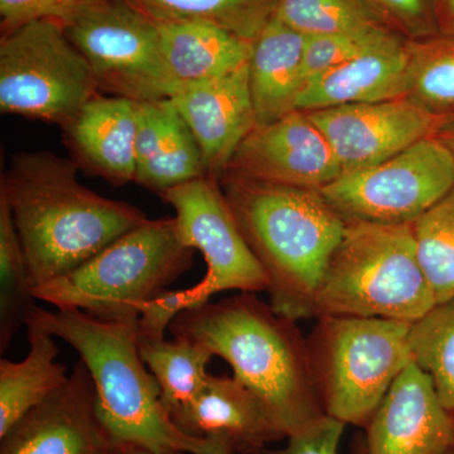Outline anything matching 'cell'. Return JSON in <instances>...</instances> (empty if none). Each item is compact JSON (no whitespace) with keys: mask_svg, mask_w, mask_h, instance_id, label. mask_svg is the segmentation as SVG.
Returning <instances> with one entry per match:
<instances>
[{"mask_svg":"<svg viewBox=\"0 0 454 454\" xmlns=\"http://www.w3.org/2000/svg\"><path fill=\"white\" fill-rule=\"evenodd\" d=\"M26 327L37 328L76 349L97 391L98 419L113 443L157 452L193 454L201 439L188 437L160 402V387L138 349V321L107 322L82 310L35 306Z\"/></svg>","mask_w":454,"mask_h":454,"instance_id":"cell-4","label":"cell"},{"mask_svg":"<svg viewBox=\"0 0 454 454\" xmlns=\"http://www.w3.org/2000/svg\"><path fill=\"white\" fill-rule=\"evenodd\" d=\"M307 37L273 16L253 42L249 80L256 127H265L298 110L306 83Z\"/></svg>","mask_w":454,"mask_h":454,"instance_id":"cell-22","label":"cell"},{"mask_svg":"<svg viewBox=\"0 0 454 454\" xmlns=\"http://www.w3.org/2000/svg\"><path fill=\"white\" fill-rule=\"evenodd\" d=\"M385 25L405 40L437 35L433 0H369Z\"/></svg>","mask_w":454,"mask_h":454,"instance_id":"cell-32","label":"cell"},{"mask_svg":"<svg viewBox=\"0 0 454 454\" xmlns=\"http://www.w3.org/2000/svg\"><path fill=\"white\" fill-rule=\"evenodd\" d=\"M223 175L321 191L336 181L342 169L309 114L295 110L276 122L256 127L236 149Z\"/></svg>","mask_w":454,"mask_h":454,"instance_id":"cell-13","label":"cell"},{"mask_svg":"<svg viewBox=\"0 0 454 454\" xmlns=\"http://www.w3.org/2000/svg\"><path fill=\"white\" fill-rule=\"evenodd\" d=\"M448 454H454V448H453V450H450V453H448Z\"/></svg>","mask_w":454,"mask_h":454,"instance_id":"cell-41","label":"cell"},{"mask_svg":"<svg viewBox=\"0 0 454 454\" xmlns=\"http://www.w3.org/2000/svg\"><path fill=\"white\" fill-rule=\"evenodd\" d=\"M188 437L216 441L232 454L268 453L267 447L286 438L264 403L234 376H208L190 403L170 414Z\"/></svg>","mask_w":454,"mask_h":454,"instance_id":"cell-16","label":"cell"},{"mask_svg":"<svg viewBox=\"0 0 454 454\" xmlns=\"http://www.w3.org/2000/svg\"><path fill=\"white\" fill-rule=\"evenodd\" d=\"M85 0H0L2 31L37 20L62 22Z\"/></svg>","mask_w":454,"mask_h":454,"instance_id":"cell-33","label":"cell"},{"mask_svg":"<svg viewBox=\"0 0 454 454\" xmlns=\"http://www.w3.org/2000/svg\"><path fill=\"white\" fill-rule=\"evenodd\" d=\"M175 217L146 220L71 273L35 286V300L107 322L138 321L145 301L192 267Z\"/></svg>","mask_w":454,"mask_h":454,"instance_id":"cell-6","label":"cell"},{"mask_svg":"<svg viewBox=\"0 0 454 454\" xmlns=\"http://www.w3.org/2000/svg\"><path fill=\"white\" fill-rule=\"evenodd\" d=\"M411 324L372 317L325 316L309 349L325 415L364 427L411 357Z\"/></svg>","mask_w":454,"mask_h":454,"instance_id":"cell-7","label":"cell"},{"mask_svg":"<svg viewBox=\"0 0 454 454\" xmlns=\"http://www.w3.org/2000/svg\"><path fill=\"white\" fill-rule=\"evenodd\" d=\"M79 169L74 160L50 152H22L0 182L35 288L82 267L148 220L129 203L83 186Z\"/></svg>","mask_w":454,"mask_h":454,"instance_id":"cell-1","label":"cell"},{"mask_svg":"<svg viewBox=\"0 0 454 454\" xmlns=\"http://www.w3.org/2000/svg\"><path fill=\"white\" fill-rule=\"evenodd\" d=\"M355 454H367L365 438H358L355 446Z\"/></svg>","mask_w":454,"mask_h":454,"instance_id":"cell-40","label":"cell"},{"mask_svg":"<svg viewBox=\"0 0 454 454\" xmlns=\"http://www.w3.org/2000/svg\"><path fill=\"white\" fill-rule=\"evenodd\" d=\"M31 271L8 203L0 196V352L4 354L35 309Z\"/></svg>","mask_w":454,"mask_h":454,"instance_id":"cell-25","label":"cell"},{"mask_svg":"<svg viewBox=\"0 0 454 454\" xmlns=\"http://www.w3.org/2000/svg\"><path fill=\"white\" fill-rule=\"evenodd\" d=\"M101 94L79 50L61 23L37 20L3 32L0 109L64 129Z\"/></svg>","mask_w":454,"mask_h":454,"instance_id":"cell-8","label":"cell"},{"mask_svg":"<svg viewBox=\"0 0 454 454\" xmlns=\"http://www.w3.org/2000/svg\"><path fill=\"white\" fill-rule=\"evenodd\" d=\"M137 128L138 101L98 94L64 128L66 145L80 168L122 186L136 178Z\"/></svg>","mask_w":454,"mask_h":454,"instance_id":"cell-19","label":"cell"},{"mask_svg":"<svg viewBox=\"0 0 454 454\" xmlns=\"http://www.w3.org/2000/svg\"><path fill=\"white\" fill-rule=\"evenodd\" d=\"M406 42L397 33H390L361 55L312 77L304 83L298 110L312 112L405 98L409 62Z\"/></svg>","mask_w":454,"mask_h":454,"instance_id":"cell-18","label":"cell"},{"mask_svg":"<svg viewBox=\"0 0 454 454\" xmlns=\"http://www.w3.org/2000/svg\"><path fill=\"white\" fill-rule=\"evenodd\" d=\"M365 429L367 454H448L454 448V414L414 361L397 376Z\"/></svg>","mask_w":454,"mask_h":454,"instance_id":"cell-15","label":"cell"},{"mask_svg":"<svg viewBox=\"0 0 454 454\" xmlns=\"http://www.w3.org/2000/svg\"><path fill=\"white\" fill-rule=\"evenodd\" d=\"M155 20H200L216 23L254 42L274 16L278 0H130Z\"/></svg>","mask_w":454,"mask_h":454,"instance_id":"cell-27","label":"cell"},{"mask_svg":"<svg viewBox=\"0 0 454 454\" xmlns=\"http://www.w3.org/2000/svg\"><path fill=\"white\" fill-rule=\"evenodd\" d=\"M413 226L418 258L435 301L454 297V187Z\"/></svg>","mask_w":454,"mask_h":454,"instance_id":"cell-29","label":"cell"},{"mask_svg":"<svg viewBox=\"0 0 454 454\" xmlns=\"http://www.w3.org/2000/svg\"><path fill=\"white\" fill-rule=\"evenodd\" d=\"M138 349L160 385V402L169 415L190 403L208 380L207 366L214 355L201 343L138 333Z\"/></svg>","mask_w":454,"mask_h":454,"instance_id":"cell-24","label":"cell"},{"mask_svg":"<svg viewBox=\"0 0 454 454\" xmlns=\"http://www.w3.org/2000/svg\"><path fill=\"white\" fill-rule=\"evenodd\" d=\"M433 137L446 146L454 158V114L453 115L446 116L441 121Z\"/></svg>","mask_w":454,"mask_h":454,"instance_id":"cell-37","label":"cell"},{"mask_svg":"<svg viewBox=\"0 0 454 454\" xmlns=\"http://www.w3.org/2000/svg\"><path fill=\"white\" fill-rule=\"evenodd\" d=\"M201 149L206 173H225L236 149L256 128L249 64L212 82L191 86L169 98Z\"/></svg>","mask_w":454,"mask_h":454,"instance_id":"cell-17","label":"cell"},{"mask_svg":"<svg viewBox=\"0 0 454 454\" xmlns=\"http://www.w3.org/2000/svg\"><path fill=\"white\" fill-rule=\"evenodd\" d=\"M330 143L342 173L369 168L433 136L444 118L408 97L306 112Z\"/></svg>","mask_w":454,"mask_h":454,"instance_id":"cell-12","label":"cell"},{"mask_svg":"<svg viewBox=\"0 0 454 454\" xmlns=\"http://www.w3.org/2000/svg\"><path fill=\"white\" fill-rule=\"evenodd\" d=\"M29 352L25 360L0 361V438L33 408L68 380L67 369L57 363L55 337L27 327Z\"/></svg>","mask_w":454,"mask_h":454,"instance_id":"cell-23","label":"cell"},{"mask_svg":"<svg viewBox=\"0 0 454 454\" xmlns=\"http://www.w3.org/2000/svg\"><path fill=\"white\" fill-rule=\"evenodd\" d=\"M206 175L201 149L172 101H138L134 182L160 196Z\"/></svg>","mask_w":454,"mask_h":454,"instance_id":"cell-20","label":"cell"},{"mask_svg":"<svg viewBox=\"0 0 454 454\" xmlns=\"http://www.w3.org/2000/svg\"><path fill=\"white\" fill-rule=\"evenodd\" d=\"M433 11L438 33L454 35V0H433Z\"/></svg>","mask_w":454,"mask_h":454,"instance_id":"cell-36","label":"cell"},{"mask_svg":"<svg viewBox=\"0 0 454 454\" xmlns=\"http://www.w3.org/2000/svg\"><path fill=\"white\" fill-rule=\"evenodd\" d=\"M393 32L389 27L379 26L356 31L309 35L304 50V80L307 82L312 77L345 64Z\"/></svg>","mask_w":454,"mask_h":454,"instance_id":"cell-31","label":"cell"},{"mask_svg":"<svg viewBox=\"0 0 454 454\" xmlns=\"http://www.w3.org/2000/svg\"><path fill=\"white\" fill-rule=\"evenodd\" d=\"M411 357L428 373L442 404L454 414V297L411 324Z\"/></svg>","mask_w":454,"mask_h":454,"instance_id":"cell-28","label":"cell"},{"mask_svg":"<svg viewBox=\"0 0 454 454\" xmlns=\"http://www.w3.org/2000/svg\"><path fill=\"white\" fill-rule=\"evenodd\" d=\"M106 454H184L181 452H157V450H151L139 446V444L133 443H113L107 450Z\"/></svg>","mask_w":454,"mask_h":454,"instance_id":"cell-38","label":"cell"},{"mask_svg":"<svg viewBox=\"0 0 454 454\" xmlns=\"http://www.w3.org/2000/svg\"><path fill=\"white\" fill-rule=\"evenodd\" d=\"M175 337L201 343L231 366L236 380L264 403L286 438L324 417L309 340L295 321L240 293L184 310L169 325Z\"/></svg>","mask_w":454,"mask_h":454,"instance_id":"cell-2","label":"cell"},{"mask_svg":"<svg viewBox=\"0 0 454 454\" xmlns=\"http://www.w3.org/2000/svg\"><path fill=\"white\" fill-rule=\"evenodd\" d=\"M0 454H106L112 446L97 411L89 370L77 361L64 387L0 438Z\"/></svg>","mask_w":454,"mask_h":454,"instance_id":"cell-14","label":"cell"},{"mask_svg":"<svg viewBox=\"0 0 454 454\" xmlns=\"http://www.w3.org/2000/svg\"><path fill=\"white\" fill-rule=\"evenodd\" d=\"M274 16L304 35L387 26L369 0H278Z\"/></svg>","mask_w":454,"mask_h":454,"instance_id":"cell-30","label":"cell"},{"mask_svg":"<svg viewBox=\"0 0 454 454\" xmlns=\"http://www.w3.org/2000/svg\"><path fill=\"white\" fill-rule=\"evenodd\" d=\"M176 211L182 243L202 254L207 270L187 288L190 309L226 291H267L268 278L239 226L219 179L203 176L160 195Z\"/></svg>","mask_w":454,"mask_h":454,"instance_id":"cell-11","label":"cell"},{"mask_svg":"<svg viewBox=\"0 0 454 454\" xmlns=\"http://www.w3.org/2000/svg\"><path fill=\"white\" fill-rule=\"evenodd\" d=\"M435 304L411 223L352 221L319 284L313 317H372L414 324Z\"/></svg>","mask_w":454,"mask_h":454,"instance_id":"cell-5","label":"cell"},{"mask_svg":"<svg viewBox=\"0 0 454 454\" xmlns=\"http://www.w3.org/2000/svg\"><path fill=\"white\" fill-rule=\"evenodd\" d=\"M190 309L186 289H167L145 301L140 309L138 333L145 336L166 337L167 328L179 313Z\"/></svg>","mask_w":454,"mask_h":454,"instance_id":"cell-35","label":"cell"},{"mask_svg":"<svg viewBox=\"0 0 454 454\" xmlns=\"http://www.w3.org/2000/svg\"><path fill=\"white\" fill-rule=\"evenodd\" d=\"M157 23L160 52L175 95L191 86L235 73L249 64L253 42L216 23L200 20Z\"/></svg>","mask_w":454,"mask_h":454,"instance_id":"cell-21","label":"cell"},{"mask_svg":"<svg viewBox=\"0 0 454 454\" xmlns=\"http://www.w3.org/2000/svg\"><path fill=\"white\" fill-rule=\"evenodd\" d=\"M61 23L100 92L134 101L175 95L157 20L130 0H85Z\"/></svg>","mask_w":454,"mask_h":454,"instance_id":"cell-9","label":"cell"},{"mask_svg":"<svg viewBox=\"0 0 454 454\" xmlns=\"http://www.w3.org/2000/svg\"><path fill=\"white\" fill-rule=\"evenodd\" d=\"M219 182L267 274L271 309L295 322L313 317L316 293L348 223L319 190L230 175Z\"/></svg>","mask_w":454,"mask_h":454,"instance_id":"cell-3","label":"cell"},{"mask_svg":"<svg viewBox=\"0 0 454 454\" xmlns=\"http://www.w3.org/2000/svg\"><path fill=\"white\" fill-rule=\"evenodd\" d=\"M453 187V155L430 136L376 166L342 173L321 193L346 223L409 225Z\"/></svg>","mask_w":454,"mask_h":454,"instance_id":"cell-10","label":"cell"},{"mask_svg":"<svg viewBox=\"0 0 454 454\" xmlns=\"http://www.w3.org/2000/svg\"><path fill=\"white\" fill-rule=\"evenodd\" d=\"M346 424L324 415L306 429L288 437L283 450L270 454H339L340 438Z\"/></svg>","mask_w":454,"mask_h":454,"instance_id":"cell-34","label":"cell"},{"mask_svg":"<svg viewBox=\"0 0 454 454\" xmlns=\"http://www.w3.org/2000/svg\"><path fill=\"white\" fill-rule=\"evenodd\" d=\"M408 94L439 118L454 114V35H437L406 42Z\"/></svg>","mask_w":454,"mask_h":454,"instance_id":"cell-26","label":"cell"},{"mask_svg":"<svg viewBox=\"0 0 454 454\" xmlns=\"http://www.w3.org/2000/svg\"><path fill=\"white\" fill-rule=\"evenodd\" d=\"M193 454H232L231 450L216 441H202L200 442V446L197 448L196 452Z\"/></svg>","mask_w":454,"mask_h":454,"instance_id":"cell-39","label":"cell"}]
</instances>
